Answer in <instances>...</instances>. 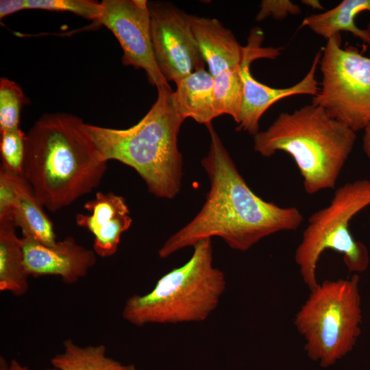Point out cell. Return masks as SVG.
<instances>
[{
    "label": "cell",
    "instance_id": "cell-1",
    "mask_svg": "<svg viewBox=\"0 0 370 370\" xmlns=\"http://www.w3.org/2000/svg\"><path fill=\"white\" fill-rule=\"evenodd\" d=\"M210 142L201 165L210 189L199 212L171 235L158 250L166 258L204 238L219 237L232 249L246 251L264 238L296 230L303 222L295 207L267 201L249 187L212 123L206 125Z\"/></svg>",
    "mask_w": 370,
    "mask_h": 370
},
{
    "label": "cell",
    "instance_id": "cell-2",
    "mask_svg": "<svg viewBox=\"0 0 370 370\" xmlns=\"http://www.w3.org/2000/svg\"><path fill=\"white\" fill-rule=\"evenodd\" d=\"M85 123L74 115H42L26 134L23 175L42 206L55 212L97 188L107 170Z\"/></svg>",
    "mask_w": 370,
    "mask_h": 370
},
{
    "label": "cell",
    "instance_id": "cell-3",
    "mask_svg": "<svg viewBox=\"0 0 370 370\" xmlns=\"http://www.w3.org/2000/svg\"><path fill=\"white\" fill-rule=\"evenodd\" d=\"M157 89L156 101L133 126H85L107 162L114 160L133 168L152 195L171 199L181 188L183 162L177 138L185 119L174 107L171 86Z\"/></svg>",
    "mask_w": 370,
    "mask_h": 370
},
{
    "label": "cell",
    "instance_id": "cell-4",
    "mask_svg": "<svg viewBox=\"0 0 370 370\" xmlns=\"http://www.w3.org/2000/svg\"><path fill=\"white\" fill-rule=\"evenodd\" d=\"M356 132L331 117L321 107L304 106L282 112L254 138V148L269 158L277 151L288 153L303 177L309 195L334 188L354 146Z\"/></svg>",
    "mask_w": 370,
    "mask_h": 370
},
{
    "label": "cell",
    "instance_id": "cell-5",
    "mask_svg": "<svg viewBox=\"0 0 370 370\" xmlns=\"http://www.w3.org/2000/svg\"><path fill=\"white\" fill-rule=\"evenodd\" d=\"M190 258L162 275L145 295L126 300L122 317L132 325L201 322L217 308L226 288L222 271L213 265L212 240L193 246Z\"/></svg>",
    "mask_w": 370,
    "mask_h": 370
},
{
    "label": "cell",
    "instance_id": "cell-6",
    "mask_svg": "<svg viewBox=\"0 0 370 370\" xmlns=\"http://www.w3.org/2000/svg\"><path fill=\"white\" fill-rule=\"evenodd\" d=\"M359 276L325 280L310 291L295 314L294 324L313 361L329 367L349 353L360 335Z\"/></svg>",
    "mask_w": 370,
    "mask_h": 370
},
{
    "label": "cell",
    "instance_id": "cell-7",
    "mask_svg": "<svg viewBox=\"0 0 370 370\" xmlns=\"http://www.w3.org/2000/svg\"><path fill=\"white\" fill-rule=\"evenodd\" d=\"M369 205L370 180H358L336 189L330 205L309 217L294 257L302 280L310 291L319 284L316 269L325 249L341 253L350 272H363L368 268L367 248L352 237L349 223Z\"/></svg>",
    "mask_w": 370,
    "mask_h": 370
},
{
    "label": "cell",
    "instance_id": "cell-8",
    "mask_svg": "<svg viewBox=\"0 0 370 370\" xmlns=\"http://www.w3.org/2000/svg\"><path fill=\"white\" fill-rule=\"evenodd\" d=\"M321 88L312 103L356 132L370 124V57L354 46L343 49L341 36L327 40L319 61Z\"/></svg>",
    "mask_w": 370,
    "mask_h": 370
},
{
    "label": "cell",
    "instance_id": "cell-9",
    "mask_svg": "<svg viewBox=\"0 0 370 370\" xmlns=\"http://www.w3.org/2000/svg\"><path fill=\"white\" fill-rule=\"evenodd\" d=\"M148 5L153 51L166 80L176 84L205 68L188 14L168 3L148 1Z\"/></svg>",
    "mask_w": 370,
    "mask_h": 370
},
{
    "label": "cell",
    "instance_id": "cell-10",
    "mask_svg": "<svg viewBox=\"0 0 370 370\" xmlns=\"http://www.w3.org/2000/svg\"><path fill=\"white\" fill-rule=\"evenodd\" d=\"M97 25L109 29L123 50L122 62L143 69L157 88L169 86L157 64L151 38L147 0H103Z\"/></svg>",
    "mask_w": 370,
    "mask_h": 370
},
{
    "label": "cell",
    "instance_id": "cell-11",
    "mask_svg": "<svg viewBox=\"0 0 370 370\" xmlns=\"http://www.w3.org/2000/svg\"><path fill=\"white\" fill-rule=\"evenodd\" d=\"M263 39L264 34L261 29L254 27L251 29L242 61L243 97L236 130H243L253 136L259 132V121L273 103L281 99L296 95L314 96L319 90L315 73L319 64L321 50L317 52L305 77L292 86L277 88L257 81L250 71L251 62L259 58L275 59L282 49L280 47H263Z\"/></svg>",
    "mask_w": 370,
    "mask_h": 370
},
{
    "label": "cell",
    "instance_id": "cell-12",
    "mask_svg": "<svg viewBox=\"0 0 370 370\" xmlns=\"http://www.w3.org/2000/svg\"><path fill=\"white\" fill-rule=\"evenodd\" d=\"M21 243L29 277L58 276L65 284H73L85 277L97 262L95 251L71 236L53 245L22 236Z\"/></svg>",
    "mask_w": 370,
    "mask_h": 370
},
{
    "label": "cell",
    "instance_id": "cell-13",
    "mask_svg": "<svg viewBox=\"0 0 370 370\" xmlns=\"http://www.w3.org/2000/svg\"><path fill=\"white\" fill-rule=\"evenodd\" d=\"M10 220L23 236L42 243L57 242L51 221L23 175L0 167V221Z\"/></svg>",
    "mask_w": 370,
    "mask_h": 370
},
{
    "label": "cell",
    "instance_id": "cell-14",
    "mask_svg": "<svg viewBox=\"0 0 370 370\" xmlns=\"http://www.w3.org/2000/svg\"><path fill=\"white\" fill-rule=\"evenodd\" d=\"M84 207L91 214H77V225L94 236L93 251L97 256H113L117 251L121 234L132 223L125 198L112 192H98Z\"/></svg>",
    "mask_w": 370,
    "mask_h": 370
},
{
    "label": "cell",
    "instance_id": "cell-15",
    "mask_svg": "<svg viewBox=\"0 0 370 370\" xmlns=\"http://www.w3.org/2000/svg\"><path fill=\"white\" fill-rule=\"evenodd\" d=\"M188 19L212 77L242 62L245 47L239 44L233 33L220 21L194 14H188Z\"/></svg>",
    "mask_w": 370,
    "mask_h": 370
},
{
    "label": "cell",
    "instance_id": "cell-16",
    "mask_svg": "<svg viewBox=\"0 0 370 370\" xmlns=\"http://www.w3.org/2000/svg\"><path fill=\"white\" fill-rule=\"evenodd\" d=\"M301 27L326 40L348 32L370 45V0H343L330 10L306 17Z\"/></svg>",
    "mask_w": 370,
    "mask_h": 370
},
{
    "label": "cell",
    "instance_id": "cell-17",
    "mask_svg": "<svg viewBox=\"0 0 370 370\" xmlns=\"http://www.w3.org/2000/svg\"><path fill=\"white\" fill-rule=\"evenodd\" d=\"M214 78L205 68L197 70L176 83L172 101L185 119L191 118L206 125L218 117L213 106Z\"/></svg>",
    "mask_w": 370,
    "mask_h": 370
},
{
    "label": "cell",
    "instance_id": "cell-18",
    "mask_svg": "<svg viewBox=\"0 0 370 370\" xmlns=\"http://www.w3.org/2000/svg\"><path fill=\"white\" fill-rule=\"evenodd\" d=\"M21 238L10 220L0 221V291L16 297L26 294L29 288Z\"/></svg>",
    "mask_w": 370,
    "mask_h": 370
},
{
    "label": "cell",
    "instance_id": "cell-19",
    "mask_svg": "<svg viewBox=\"0 0 370 370\" xmlns=\"http://www.w3.org/2000/svg\"><path fill=\"white\" fill-rule=\"evenodd\" d=\"M58 370H136L134 365H123L106 355L103 345L79 346L71 339L63 342V351L51 359Z\"/></svg>",
    "mask_w": 370,
    "mask_h": 370
},
{
    "label": "cell",
    "instance_id": "cell-20",
    "mask_svg": "<svg viewBox=\"0 0 370 370\" xmlns=\"http://www.w3.org/2000/svg\"><path fill=\"white\" fill-rule=\"evenodd\" d=\"M27 9L72 12L96 25L101 13V3L91 0H1L0 18Z\"/></svg>",
    "mask_w": 370,
    "mask_h": 370
},
{
    "label": "cell",
    "instance_id": "cell-21",
    "mask_svg": "<svg viewBox=\"0 0 370 370\" xmlns=\"http://www.w3.org/2000/svg\"><path fill=\"white\" fill-rule=\"evenodd\" d=\"M243 61V60H242ZM242 62L214 78L213 106L217 116L228 114L238 123L243 97Z\"/></svg>",
    "mask_w": 370,
    "mask_h": 370
},
{
    "label": "cell",
    "instance_id": "cell-22",
    "mask_svg": "<svg viewBox=\"0 0 370 370\" xmlns=\"http://www.w3.org/2000/svg\"><path fill=\"white\" fill-rule=\"evenodd\" d=\"M21 88L14 82L0 79V132L19 128L21 110L25 103Z\"/></svg>",
    "mask_w": 370,
    "mask_h": 370
},
{
    "label": "cell",
    "instance_id": "cell-23",
    "mask_svg": "<svg viewBox=\"0 0 370 370\" xmlns=\"http://www.w3.org/2000/svg\"><path fill=\"white\" fill-rule=\"evenodd\" d=\"M25 138L26 134L20 127L0 132L1 166L23 175Z\"/></svg>",
    "mask_w": 370,
    "mask_h": 370
},
{
    "label": "cell",
    "instance_id": "cell-24",
    "mask_svg": "<svg viewBox=\"0 0 370 370\" xmlns=\"http://www.w3.org/2000/svg\"><path fill=\"white\" fill-rule=\"evenodd\" d=\"M301 12L300 8L288 0H263L256 16V21L260 22L269 16L281 20L288 14L297 15Z\"/></svg>",
    "mask_w": 370,
    "mask_h": 370
},
{
    "label": "cell",
    "instance_id": "cell-25",
    "mask_svg": "<svg viewBox=\"0 0 370 370\" xmlns=\"http://www.w3.org/2000/svg\"><path fill=\"white\" fill-rule=\"evenodd\" d=\"M364 130L362 148L365 154L370 158V124Z\"/></svg>",
    "mask_w": 370,
    "mask_h": 370
},
{
    "label": "cell",
    "instance_id": "cell-26",
    "mask_svg": "<svg viewBox=\"0 0 370 370\" xmlns=\"http://www.w3.org/2000/svg\"><path fill=\"white\" fill-rule=\"evenodd\" d=\"M8 370H32L28 367L22 365L18 360L13 359L8 365ZM45 370H58L54 367L49 368Z\"/></svg>",
    "mask_w": 370,
    "mask_h": 370
},
{
    "label": "cell",
    "instance_id": "cell-27",
    "mask_svg": "<svg viewBox=\"0 0 370 370\" xmlns=\"http://www.w3.org/2000/svg\"><path fill=\"white\" fill-rule=\"evenodd\" d=\"M301 2L306 5L311 6L314 9L323 10V7L320 4L319 1H301Z\"/></svg>",
    "mask_w": 370,
    "mask_h": 370
},
{
    "label": "cell",
    "instance_id": "cell-28",
    "mask_svg": "<svg viewBox=\"0 0 370 370\" xmlns=\"http://www.w3.org/2000/svg\"><path fill=\"white\" fill-rule=\"evenodd\" d=\"M9 363L3 356L0 357V370H8Z\"/></svg>",
    "mask_w": 370,
    "mask_h": 370
}]
</instances>
